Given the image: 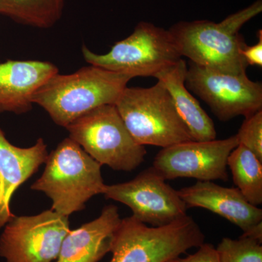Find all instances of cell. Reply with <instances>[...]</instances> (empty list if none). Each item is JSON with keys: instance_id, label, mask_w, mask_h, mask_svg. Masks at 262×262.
Segmentation results:
<instances>
[{"instance_id": "obj_1", "label": "cell", "mask_w": 262, "mask_h": 262, "mask_svg": "<svg viewBox=\"0 0 262 262\" xmlns=\"http://www.w3.org/2000/svg\"><path fill=\"white\" fill-rule=\"evenodd\" d=\"M261 11L262 0H256L220 23L207 20L180 21L168 30L181 56L187 57L191 63L242 75L246 74L248 64L241 55L246 43L239 31Z\"/></svg>"}, {"instance_id": "obj_2", "label": "cell", "mask_w": 262, "mask_h": 262, "mask_svg": "<svg viewBox=\"0 0 262 262\" xmlns=\"http://www.w3.org/2000/svg\"><path fill=\"white\" fill-rule=\"evenodd\" d=\"M131 79L91 65L71 75L52 76L35 91L32 103L44 108L57 125L67 127L94 108L115 104Z\"/></svg>"}, {"instance_id": "obj_3", "label": "cell", "mask_w": 262, "mask_h": 262, "mask_svg": "<svg viewBox=\"0 0 262 262\" xmlns=\"http://www.w3.org/2000/svg\"><path fill=\"white\" fill-rule=\"evenodd\" d=\"M42 177L32 184L51 198V209L69 217L85 208L91 198L103 194L106 184L98 163L70 137L48 155Z\"/></svg>"}, {"instance_id": "obj_4", "label": "cell", "mask_w": 262, "mask_h": 262, "mask_svg": "<svg viewBox=\"0 0 262 262\" xmlns=\"http://www.w3.org/2000/svg\"><path fill=\"white\" fill-rule=\"evenodd\" d=\"M134 140L166 148L193 140L161 82L149 88H125L115 103Z\"/></svg>"}, {"instance_id": "obj_5", "label": "cell", "mask_w": 262, "mask_h": 262, "mask_svg": "<svg viewBox=\"0 0 262 262\" xmlns=\"http://www.w3.org/2000/svg\"><path fill=\"white\" fill-rule=\"evenodd\" d=\"M204 242L205 234L189 215L163 227H149L131 215L115 232L110 262H168Z\"/></svg>"}, {"instance_id": "obj_6", "label": "cell", "mask_w": 262, "mask_h": 262, "mask_svg": "<svg viewBox=\"0 0 262 262\" xmlns=\"http://www.w3.org/2000/svg\"><path fill=\"white\" fill-rule=\"evenodd\" d=\"M66 128L91 158L113 170L132 171L145 159V146L134 140L115 104L94 108Z\"/></svg>"}, {"instance_id": "obj_7", "label": "cell", "mask_w": 262, "mask_h": 262, "mask_svg": "<svg viewBox=\"0 0 262 262\" xmlns=\"http://www.w3.org/2000/svg\"><path fill=\"white\" fill-rule=\"evenodd\" d=\"M88 63L104 70L136 77H153L182 58L169 30L149 22L137 24L129 37L115 43L105 54L82 46Z\"/></svg>"}, {"instance_id": "obj_8", "label": "cell", "mask_w": 262, "mask_h": 262, "mask_svg": "<svg viewBox=\"0 0 262 262\" xmlns=\"http://www.w3.org/2000/svg\"><path fill=\"white\" fill-rule=\"evenodd\" d=\"M70 230L69 217L52 209L14 215L0 235V257L5 262H54Z\"/></svg>"}, {"instance_id": "obj_9", "label": "cell", "mask_w": 262, "mask_h": 262, "mask_svg": "<svg viewBox=\"0 0 262 262\" xmlns=\"http://www.w3.org/2000/svg\"><path fill=\"white\" fill-rule=\"evenodd\" d=\"M185 84L221 121L238 116L246 118L262 110L261 83L250 80L247 74L226 73L190 62Z\"/></svg>"}, {"instance_id": "obj_10", "label": "cell", "mask_w": 262, "mask_h": 262, "mask_svg": "<svg viewBox=\"0 0 262 262\" xmlns=\"http://www.w3.org/2000/svg\"><path fill=\"white\" fill-rule=\"evenodd\" d=\"M165 181L151 166L129 182L106 185L103 194L128 206L133 216L143 223L163 227L187 216L188 208Z\"/></svg>"}, {"instance_id": "obj_11", "label": "cell", "mask_w": 262, "mask_h": 262, "mask_svg": "<svg viewBox=\"0 0 262 262\" xmlns=\"http://www.w3.org/2000/svg\"><path fill=\"white\" fill-rule=\"evenodd\" d=\"M238 146L236 136L221 140L189 141L163 148L152 167L165 180L194 178L201 182L228 180L227 159Z\"/></svg>"}, {"instance_id": "obj_12", "label": "cell", "mask_w": 262, "mask_h": 262, "mask_svg": "<svg viewBox=\"0 0 262 262\" xmlns=\"http://www.w3.org/2000/svg\"><path fill=\"white\" fill-rule=\"evenodd\" d=\"M187 208H202L216 213L248 234L262 225V210L251 204L237 188L198 181L178 191Z\"/></svg>"}, {"instance_id": "obj_13", "label": "cell", "mask_w": 262, "mask_h": 262, "mask_svg": "<svg viewBox=\"0 0 262 262\" xmlns=\"http://www.w3.org/2000/svg\"><path fill=\"white\" fill-rule=\"evenodd\" d=\"M48 157L47 145L42 138L30 147H18L0 128V229L15 215L10 201L15 191L46 163Z\"/></svg>"}, {"instance_id": "obj_14", "label": "cell", "mask_w": 262, "mask_h": 262, "mask_svg": "<svg viewBox=\"0 0 262 262\" xmlns=\"http://www.w3.org/2000/svg\"><path fill=\"white\" fill-rule=\"evenodd\" d=\"M58 73L56 66L48 61L9 60L0 63V114L28 113L35 91Z\"/></svg>"}, {"instance_id": "obj_15", "label": "cell", "mask_w": 262, "mask_h": 262, "mask_svg": "<svg viewBox=\"0 0 262 262\" xmlns=\"http://www.w3.org/2000/svg\"><path fill=\"white\" fill-rule=\"evenodd\" d=\"M117 206L104 207L97 219L70 230L54 262H98L111 251L121 222Z\"/></svg>"}, {"instance_id": "obj_16", "label": "cell", "mask_w": 262, "mask_h": 262, "mask_svg": "<svg viewBox=\"0 0 262 262\" xmlns=\"http://www.w3.org/2000/svg\"><path fill=\"white\" fill-rule=\"evenodd\" d=\"M187 66L183 58L160 71L155 78L161 82L171 96L174 106L194 141L216 139L214 123L201 107L185 84Z\"/></svg>"}, {"instance_id": "obj_17", "label": "cell", "mask_w": 262, "mask_h": 262, "mask_svg": "<svg viewBox=\"0 0 262 262\" xmlns=\"http://www.w3.org/2000/svg\"><path fill=\"white\" fill-rule=\"evenodd\" d=\"M66 0H0V14L24 25L49 29L61 18Z\"/></svg>"}, {"instance_id": "obj_18", "label": "cell", "mask_w": 262, "mask_h": 262, "mask_svg": "<svg viewBox=\"0 0 262 262\" xmlns=\"http://www.w3.org/2000/svg\"><path fill=\"white\" fill-rule=\"evenodd\" d=\"M234 184L253 206L262 204V162L247 148L239 145L227 159Z\"/></svg>"}, {"instance_id": "obj_19", "label": "cell", "mask_w": 262, "mask_h": 262, "mask_svg": "<svg viewBox=\"0 0 262 262\" xmlns=\"http://www.w3.org/2000/svg\"><path fill=\"white\" fill-rule=\"evenodd\" d=\"M262 243L242 235L238 239L225 237L216 248L221 262H262Z\"/></svg>"}, {"instance_id": "obj_20", "label": "cell", "mask_w": 262, "mask_h": 262, "mask_svg": "<svg viewBox=\"0 0 262 262\" xmlns=\"http://www.w3.org/2000/svg\"><path fill=\"white\" fill-rule=\"evenodd\" d=\"M235 136L239 145L247 148L262 162V110L245 118Z\"/></svg>"}, {"instance_id": "obj_21", "label": "cell", "mask_w": 262, "mask_h": 262, "mask_svg": "<svg viewBox=\"0 0 262 262\" xmlns=\"http://www.w3.org/2000/svg\"><path fill=\"white\" fill-rule=\"evenodd\" d=\"M168 262H221L216 248L212 244H203L200 246L196 252L189 255L187 257L180 256L174 258Z\"/></svg>"}, {"instance_id": "obj_22", "label": "cell", "mask_w": 262, "mask_h": 262, "mask_svg": "<svg viewBox=\"0 0 262 262\" xmlns=\"http://www.w3.org/2000/svg\"><path fill=\"white\" fill-rule=\"evenodd\" d=\"M258 42L253 46L246 45L242 51L241 55L246 63L251 66L262 67V30L259 29L257 32Z\"/></svg>"}]
</instances>
